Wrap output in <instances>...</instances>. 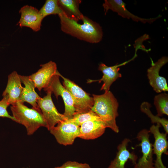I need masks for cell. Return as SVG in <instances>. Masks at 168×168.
<instances>
[{
	"label": "cell",
	"mask_w": 168,
	"mask_h": 168,
	"mask_svg": "<svg viewBox=\"0 0 168 168\" xmlns=\"http://www.w3.org/2000/svg\"><path fill=\"white\" fill-rule=\"evenodd\" d=\"M61 29L65 33L81 40L91 43H96L103 37L102 28L99 24L87 17L83 16L82 24L68 18L63 12L58 15Z\"/></svg>",
	"instance_id": "1"
},
{
	"label": "cell",
	"mask_w": 168,
	"mask_h": 168,
	"mask_svg": "<svg viewBox=\"0 0 168 168\" xmlns=\"http://www.w3.org/2000/svg\"><path fill=\"white\" fill-rule=\"evenodd\" d=\"M94 105L91 110L96 113L105 123L106 128L118 133L119 129L116 119L118 116L119 103L110 91L100 95H92Z\"/></svg>",
	"instance_id": "2"
},
{
	"label": "cell",
	"mask_w": 168,
	"mask_h": 168,
	"mask_svg": "<svg viewBox=\"0 0 168 168\" xmlns=\"http://www.w3.org/2000/svg\"><path fill=\"white\" fill-rule=\"evenodd\" d=\"M10 108L16 122L26 127L28 135L33 134L40 127L47 128L41 110L29 108L21 102L11 105Z\"/></svg>",
	"instance_id": "3"
},
{
	"label": "cell",
	"mask_w": 168,
	"mask_h": 168,
	"mask_svg": "<svg viewBox=\"0 0 168 168\" xmlns=\"http://www.w3.org/2000/svg\"><path fill=\"white\" fill-rule=\"evenodd\" d=\"M63 80V85L70 93L73 101L75 112L83 113L91 110L94 105L93 97L73 82L60 74Z\"/></svg>",
	"instance_id": "4"
},
{
	"label": "cell",
	"mask_w": 168,
	"mask_h": 168,
	"mask_svg": "<svg viewBox=\"0 0 168 168\" xmlns=\"http://www.w3.org/2000/svg\"><path fill=\"white\" fill-rule=\"evenodd\" d=\"M80 129V126L70 119H67L58 123L50 132L58 143L67 146L72 144L75 139L78 138Z\"/></svg>",
	"instance_id": "5"
},
{
	"label": "cell",
	"mask_w": 168,
	"mask_h": 168,
	"mask_svg": "<svg viewBox=\"0 0 168 168\" xmlns=\"http://www.w3.org/2000/svg\"><path fill=\"white\" fill-rule=\"evenodd\" d=\"M60 74L58 72L53 76L47 86L44 89L46 92H53L57 99L59 96L62 97L65 105L63 114L68 119H71L72 118L75 113L74 102L69 92L60 82Z\"/></svg>",
	"instance_id": "6"
},
{
	"label": "cell",
	"mask_w": 168,
	"mask_h": 168,
	"mask_svg": "<svg viewBox=\"0 0 168 168\" xmlns=\"http://www.w3.org/2000/svg\"><path fill=\"white\" fill-rule=\"evenodd\" d=\"M46 92V95L38 99L37 103L47 123V128L50 131L58 123L68 119L57 110L52 100V93Z\"/></svg>",
	"instance_id": "7"
},
{
	"label": "cell",
	"mask_w": 168,
	"mask_h": 168,
	"mask_svg": "<svg viewBox=\"0 0 168 168\" xmlns=\"http://www.w3.org/2000/svg\"><path fill=\"white\" fill-rule=\"evenodd\" d=\"M149 133V130L143 129L137 135L136 138L140 142L139 146H141L142 155L134 164V168H154L152 145L150 140Z\"/></svg>",
	"instance_id": "8"
},
{
	"label": "cell",
	"mask_w": 168,
	"mask_h": 168,
	"mask_svg": "<svg viewBox=\"0 0 168 168\" xmlns=\"http://www.w3.org/2000/svg\"><path fill=\"white\" fill-rule=\"evenodd\" d=\"M160 124H153L150 128V133L153 134L155 141L152 145L153 154L156 156V159L154 163V168H166L163 164L162 156L163 154H168V142L167 139V134L161 133L160 131Z\"/></svg>",
	"instance_id": "9"
},
{
	"label": "cell",
	"mask_w": 168,
	"mask_h": 168,
	"mask_svg": "<svg viewBox=\"0 0 168 168\" xmlns=\"http://www.w3.org/2000/svg\"><path fill=\"white\" fill-rule=\"evenodd\" d=\"M168 62V57L163 56L156 62L152 60L151 66L147 70V76L150 85L158 93L168 91L166 79L159 75L161 68Z\"/></svg>",
	"instance_id": "10"
},
{
	"label": "cell",
	"mask_w": 168,
	"mask_h": 168,
	"mask_svg": "<svg viewBox=\"0 0 168 168\" xmlns=\"http://www.w3.org/2000/svg\"><path fill=\"white\" fill-rule=\"evenodd\" d=\"M126 4L122 0H105L103 4L105 14L109 10H110L124 18L132 19L136 22H140L143 23H148L151 24L161 16L159 15L157 17L148 19L143 18L133 15L126 8Z\"/></svg>",
	"instance_id": "11"
},
{
	"label": "cell",
	"mask_w": 168,
	"mask_h": 168,
	"mask_svg": "<svg viewBox=\"0 0 168 168\" xmlns=\"http://www.w3.org/2000/svg\"><path fill=\"white\" fill-rule=\"evenodd\" d=\"M37 72L29 76L33 82L35 88L40 91L48 85L53 76L59 72L56 63L52 61L41 65Z\"/></svg>",
	"instance_id": "12"
},
{
	"label": "cell",
	"mask_w": 168,
	"mask_h": 168,
	"mask_svg": "<svg viewBox=\"0 0 168 168\" xmlns=\"http://www.w3.org/2000/svg\"><path fill=\"white\" fill-rule=\"evenodd\" d=\"M135 57L136 56H135L129 61L112 66H108L103 63L100 64L99 65L98 70L101 71L103 74L102 78L100 79L96 80L89 79L87 80V83H91L95 82H99L100 83L103 82V84L100 90H104L105 91H109L112 84L118 78L122 77L121 74L119 72L120 70L119 67L125 65L130 61L133 60Z\"/></svg>",
	"instance_id": "13"
},
{
	"label": "cell",
	"mask_w": 168,
	"mask_h": 168,
	"mask_svg": "<svg viewBox=\"0 0 168 168\" xmlns=\"http://www.w3.org/2000/svg\"><path fill=\"white\" fill-rule=\"evenodd\" d=\"M21 82L20 75L16 72L14 71L9 75L7 84L2 96L7 98L10 105L20 102L24 88Z\"/></svg>",
	"instance_id": "14"
},
{
	"label": "cell",
	"mask_w": 168,
	"mask_h": 168,
	"mask_svg": "<svg viewBox=\"0 0 168 168\" xmlns=\"http://www.w3.org/2000/svg\"><path fill=\"white\" fill-rule=\"evenodd\" d=\"M19 12L21 14L19 21L20 26L29 27L35 31H37L40 29L43 18L36 8L26 5L21 8Z\"/></svg>",
	"instance_id": "15"
},
{
	"label": "cell",
	"mask_w": 168,
	"mask_h": 168,
	"mask_svg": "<svg viewBox=\"0 0 168 168\" xmlns=\"http://www.w3.org/2000/svg\"><path fill=\"white\" fill-rule=\"evenodd\" d=\"M130 141L129 139L125 138L118 145L116 156L111 162L108 168H125L126 163L129 160L134 165L136 163L138 156L130 152L127 149Z\"/></svg>",
	"instance_id": "16"
},
{
	"label": "cell",
	"mask_w": 168,
	"mask_h": 168,
	"mask_svg": "<svg viewBox=\"0 0 168 168\" xmlns=\"http://www.w3.org/2000/svg\"><path fill=\"white\" fill-rule=\"evenodd\" d=\"M80 127V133L78 138L85 140L98 138L104 134L106 128L101 119L85 122Z\"/></svg>",
	"instance_id": "17"
},
{
	"label": "cell",
	"mask_w": 168,
	"mask_h": 168,
	"mask_svg": "<svg viewBox=\"0 0 168 168\" xmlns=\"http://www.w3.org/2000/svg\"><path fill=\"white\" fill-rule=\"evenodd\" d=\"M21 82L25 85L21 98L20 102H26L31 105L32 108L40 110L37 103V101L40 97L35 90V84L29 76L20 75Z\"/></svg>",
	"instance_id": "18"
},
{
	"label": "cell",
	"mask_w": 168,
	"mask_h": 168,
	"mask_svg": "<svg viewBox=\"0 0 168 168\" xmlns=\"http://www.w3.org/2000/svg\"><path fill=\"white\" fill-rule=\"evenodd\" d=\"M58 2L59 6L68 18L77 22L82 20L84 15L79 9L81 0H59Z\"/></svg>",
	"instance_id": "19"
},
{
	"label": "cell",
	"mask_w": 168,
	"mask_h": 168,
	"mask_svg": "<svg viewBox=\"0 0 168 168\" xmlns=\"http://www.w3.org/2000/svg\"><path fill=\"white\" fill-rule=\"evenodd\" d=\"M151 106L147 102H142L140 106L141 111L147 115L150 118L152 123L159 124L162 126L167 134L168 133V121L164 118H161L157 115H154L150 110Z\"/></svg>",
	"instance_id": "20"
},
{
	"label": "cell",
	"mask_w": 168,
	"mask_h": 168,
	"mask_svg": "<svg viewBox=\"0 0 168 168\" xmlns=\"http://www.w3.org/2000/svg\"><path fill=\"white\" fill-rule=\"evenodd\" d=\"M154 105L157 113V116L168 115V95L162 93L156 96L154 98Z\"/></svg>",
	"instance_id": "21"
},
{
	"label": "cell",
	"mask_w": 168,
	"mask_h": 168,
	"mask_svg": "<svg viewBox=\"0 0 168 168\" xmlns=\"http://www.w3.org/2000/svg\"><path fill=\"white\" fill-rule=\"evenodd\" d=\"M39 11L43 18L49 15H58L63 12L58 6V0H46Z\"/></svg>",
	"instance_id": "22"
},
{
	"label": "cell",
	"mask_w": 168,
	"mask_h": 168,
	"mask_svg": "<svg viewBox=\"0 0 168 168\" xmlns=\"http://www.w3.org/2000/svg\"><path fill=\"white\" fill-rule=\"evenodd\" d=\"M70 119L79 126L84 123L88 121L101 119L98 115L91 110L83 113L75 112L72 118Z\"/></svg>",
	"instance_id": "23"
},
{
	"label": "cell",
	"mask_w": 168,
	"mask_h": 168,
	"mask_svg": "<svg viewBox=\"0 0 168 168\" xmlns=\"http://www.w3.org/2000/svg\"><path fill=\"white\" fill-rule=\"evenodd\" d=\"M10 105L7 98L3 97L0 101V117L8 118L16 122L15 118L9 114L7 110V107Z\"/></svg>",
	"instance_id": "24"
},
{
	"label": "cell",
	"mask_w": 168,
	"mask_h": 168,
	"mask_svg": "<svg viewBox=\"0 0 168 168\" xmlns=\"http://www.w3.org/2000/svg\"><path fill=\"white\" fill-rule=\"evenodd\" d=\"M54 168H91L90 165L86 163H81L76 161H68L60 166Z\"/></svg>",
	"instance_id": "25"
}]
</instances>
